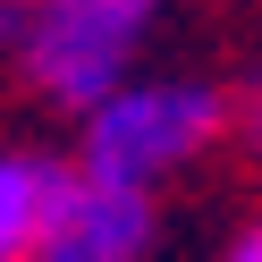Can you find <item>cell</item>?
Segmentation results:
<instances>
[{
  "label": "cell",
  "instance_id": "cell-1",
  "mask_svg": "<svg viewBox=\"0 0 262 262\" xmlns=\"http://www.w3.org/2000/svg\"><path fill=\"white\" fill-rule=\"evenodd\" d=\"M76 119H85L76 127V169L152 194L161 178H178L194 152H211L228 136V93L203 85V76H127L102 102H85Z\"/></svg>",
  "mask_w": 262,
  "mask_h": 262
},
{
  "label": "cell",
  "instance_id": "cell-2",
  "mask_svg": "<svg viewBox=\"0 0 262 262\" xmlns=\"http://www.w3.org/2000/svg\"><path fill=\"white\" fill-rule=\"evenodd\" d=\"M152 34V0H0V51L42 102H102L136 76V51Z\"/></svg>",
  "mask_w": 262,
  "mask_h": 262
},
{
  "label": "cell",
  "instance_id": "cell-3",
  "mask_svg": "<svg viewBox=\"0 0 262 262\" xmlns=\"http://www.w3.org/2000/svg\"><path fill=\"white\" fill-rule=\"evenodd\" d=\"M152 237H161V211L144 186L59 169L51 203H42V228H34V262H144Z\"/></svg>",
  "mask_w": 262,
  "mask_h": 262
},
{
  "label": "cell",
  "instance_id": "cell-4",
  "mask_svg": "<svg viewBox=\"0 0 262 262\" xmlns=\"http://www.w3.org/2000/svg\"><path fill=\"white\" fill-rule=\"evenodd\" d=\"M51 161L42 152H0V262H34V228L51 203Z\"/></svg>",
  "mask_w": 262,
  "mask_h": 262
},
{
  "label": "cell",
  "instance_id": "cell-5",
  "mask_svg": "<svg viewBox=\"0 0 262 262\" xmlns=\"http://www.w3.org/2000/svg\"><path fill=\"white\" fill-rule=\"evenodd\" d=\"M220 262H262V220H245L237 237H228V254H220Z\"/></svg>",
  "mask_w": 262,
  "mask_h": 262
},
{
  "label": "cell",
  "instance_id": "cell-6",
  "mask_svg": "<svg viewBox=\"0 0 262 262\" xmlns=\"http://www.w3.org/2000/svg\"><path fill=\"white\" fill-rule=\"evenodd\" d=\"M228 119H237V127H245V144H254V152H262V85L245 93V110H228Z\"/></svg>",
  "mask_w": 262,
  "mask_h": 262
}]
</instances>
